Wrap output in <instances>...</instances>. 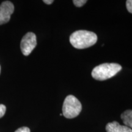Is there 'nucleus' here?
<instances>
[{
	"label": "nucleus",
	"instance_id": "obj_1",
	"mask_svg": "<svg viewBox=\"0 0 132 132\" xmlns=\"http://www.w3.org/2000/svg\"><path fill=\"white\" fill-rule=\"evenodd\" d=\"M69 40L74 48L84 49L95 44L97 41V36L95 33L91 31L79 30L72 33Z\"/></svg>",
	"mask_w": 132,
	"mask_h": 132
},
{
	"label": "nucleus",
	"instance_id": "obj_2",
	"mask_svg": "<svg viewBox=\"0 0 132 132\" xmlns=\"http://www.w3.org/2000/svg\"><path fill=\"white\" fill-rule=\"evenodd\" d=\"M122 69V66L117 63H104L97 65L92 71V77L95 80L104 81L111 78Z\"/></svg>",
	"mask_w": 132,
	"mask_h": 132
},
{
	"label": "nucleus",
	"instance_id": "obj_3",
	"mask_svg": "<svg viewBox=\"0 0 132 132\" xmlns=\"http://www.w3.org/2000/svg\"><path fill=\"white\" fill-rule=\"evenodd\" d=\"M82 110L81 102L75 96L69 95L65 98L62 106V114L67 119L76 118Z\"/></svg>",
	"mask_w": 132,
	"mask_h": 132
},
{
	"label": "nucleus",
	"instance_id": "obj_4",
	"mask_svg": "<svg viewBox=\"0 0 132 132\" xmlns=\"http://www.w3.org/2000/svg\"><path fill=\"white\" fill-rule=\"evenodd\" d=\"M37 45L36 36L34 33L29 32L24 35L21 39L20 48L23 55L28 56L35 48Z\"/></svg>",
	"mask_w": 132,
	"mask_h": 132
},
{
	"label": "nucleus",
	"instance_id": "obj_5",
	"mask_svg": "<svg viewBox=\"0 0 132 132\" xmlns=\"http://www.w3.org/2000/svg\"><path fill=\"white\" fill-rule=\"evenodd\" d=\"M14 11V6L11 1H6L0 5V25L6 23L11 19Z\"/></svg>",
	"mask_w": 132,
	"mask_h": 132
},
{
	"label": "nucleus",
	"instance_id": "obj_6",
	"mask_svg": "<svg viewBox=\"0 0 132 132\" xmlns=\"http://www.w3.org/2000/svg\"><path fill=\"white\" fill-rule=\"evenodd\" d=\"M106 132H132V130L125 125H121L118 122L108 123L106 126Z\"/></svg>",
	"mask_w": 132,
	"mask_h": 132
},
{
	"label": "nucleus",
	"instance_id": "obj_7",
	"mask_svg": "<svg viewBox=\"0 0 132 132\" xmlns=\"http://www.w3.org/2000/svg\"><path fill=\"white\" fill-rule=\"evenodd\" d=\"M120 118L125 126L132 130V110H128L124 111L121 114Z\"/></svg>",
	"mask_w": 132,
	"mask_h": 132
},
{
	"label": "nucleus",
	"instance_id": "obj_8",
	"mask_svg": "<svg viewBox=\"0 0 132 132\" xmlns=\"http://www.w3.org/2000/svg\"><path fill=\"white\" fill-rule=\"evenodd\" d=\"M87 2L86 0H73V3L75 6L78 7H82Z\"/></svg>",
	"mask_w": 132,
	"mask_h": 132
},
{
	"label": "nucleus",
	"instance_id": "obj_9",
	"mask_svg": "<svg viewBox=\"0 0 132 132\" xmlns=\"http://www.w3.org/2000/svg\"><path fill=\"white\" fill-rule=\"evenodd\" d=\"M126 7L128 12L132 14V0H127L126 1Z\"/></svg>",
	"mask_w": 132,
	"mask_h": 132
},
{
	"label": "nucleus",
	"instance_id": "obj_10",
	"mask_svg": "<svg viewBox=\"0 0 132 132\" xmlns=\"http://www.w3.org/2000/svg\"><path fill=\"white\" fill-rule=\"evenodd\" d=\"M6 111V107L3 104H0V118H1L5 114Z\"/></svg>",
	"mask_w": 132,
	"mask_h": 132
},
{
	"label": "nucleus",
	"instance_id": "obj_11",
	"mask_svg": "<svg viewBox=\"0 0 132 132\" xmlns=\"http://www.w3.org/2000/svg\"><path fill=\"white\" fill-rule=\"evenodd\" d=\"M15 132H30V129L26 127H23L19 128Z\"/></svg>",
	"mask_w": 132,
	"mask_h": 132
},
{
	"label": "nucleus",
	"instance_id": "obj_12",
	"mask_svg": "<svg viewBox=\"0 0 132 132\" xmlns=\"http://www.w3.org/2000/svg\"><path fill=\"white\" fill-rule=\"evenodd\" d=\"M44 3L47 4H51L53 3V0H44Z\"/></svg>",
	"mask_w": 132,
	"mask_h": 132
},
{
	"label": "nucleus",
	"instance_id": "obj_13",
	"mask_svg": "<svg viewBox=\"0 0 132 132\" xmlns=\"http://www.w3.org/2000/svg\"><path fill=\"white\" fill-rule=\"evenodd\" d=\"M0 73H1V66H0Z\"/></svg>",
	"mask_w": 132,
	"mask_h": 132
}]
</instances>
